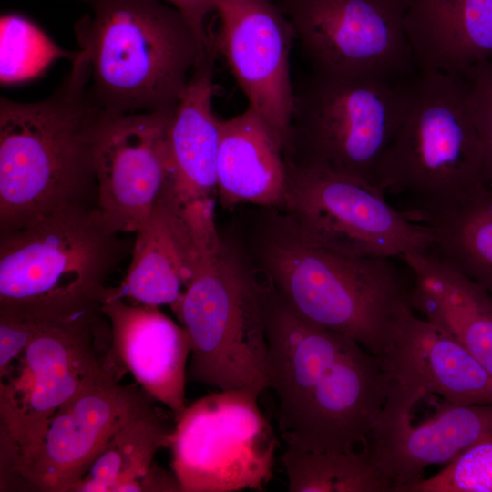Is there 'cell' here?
Here are the masks:
<instances>
[{"mask_svg":"<svg viewBox=\"0 0 492 492\" xmlns=\"http://www.w3.org/2000/svg\"><path fill=\"white\" fill-rule=\"evenodd\" d=\"M216 55L213 46L200 59L169 124L172 189L184 204L214 200L217 194L220 119L212 108Z\"/></svg>","mask_w":492,"mask_h":492,"instance_id":"23","label":"cell"},{"mask_svg":"<svg viewBox=\"0 0 492 492\" xmlns=\"http://www.w3.org/2000/svg\"><path fill=\"white\" fill-rule=\"evenodd\" d=\"M217 51L248 99L284 144L293 102L290 58L294 29L272 0H218Z\"/></svg>","mask_w":492,"mask_h":492,"instance_id":"15","label":"cell"},{"mask_svg":"<svg viewBox=\"0 0 492 492\" xmlns=\"http://www.w3.org/2000/svg\"><path fill=\"white\" fill-rule=\"evenodd\" d=\"M75 34L93 100L110 114L173 110L205 48L164 0H82Z\"/></svg>","mask_w":492,"mask_h":492,"instance_id":"4","label":"cell"},{"mask_svg":"<svg viewBox=\"0 0 492 492\" xmlns=\"http://www.w3.org/2000/svg\"><path fill=\"white\" fill-rule=\"evenodd\" d=\"M416 69L466 79L492 60V0H404Z\"/></svg>","mask_w":492,"mask_h":492,"instance_id":"20","label":"cell"},{"mask_svg":"<svg viewBox=\"0 0 492 492\" xmlns=\"http://www.w3.org/2000/svg\"><path fill=\"white\" fill-rule=\"evenodd\" d=\"M411 78L312 70L293 87L285 158L374 185L378 166L405 116Z\"/></svg>","mask_w":492,"mask_h":492,"instance_id":"8","label":"cell"},{"mask_svg":"<svg viewBox=\"0 0 492 492\" xmlns=\"http://www.w3.org/2000/svg\"><path fill=\"white\" fill-rule=\"evenodd\" d=\"M0 79L14 84L38 76L59 57L76 58L77 53L57 46L40 28L19 15L1 17Z\"/></svg>","mask_w":492,"mask_h":492,"instance_id":"27","label":"cell"},{"mask_svg":"<svg viewBox=\"0 0 492 492\" xmlns=\"http://www.w3.org/2000/svg\"><path fill=\"white\" fill-rule=\"evenodd\" d=\"M414 311L461 344L492 376V295L429 251L404 254Z\"/></svg>","mask_w":492,"mask_h":492,"instance_id":"21","label":"cell"},{"mask_svg":"<svg viewBox=\"0 0 492 492\" xmlns=\"http://www.w3.org/2000/svg\"><path fill=\"white\" fill-rule=\"evenodd\" d=\"M380 359L388 397L411 407L431 395L457 405H492V376L456 340L413 309L400 315Z\"/></svg>","mask_w":492,"mask_h":492,"instance_id":"16","label":"cell"},{"mask_svg":"<svg viewBox=\"0 0 492 492\" xmlns=\"http://www.w3.org/2000/svg\"><path fill=\"white\" fill-rule=\"evenodd\" d=\"M465 80L470 112L485 150L486 181L492 184V60L477 67Z\"/></svg>","mask_w":492,"mask_h":492,"instance_id":"29","label":"cell"},{"mask_svg":"<svg viewBox=\"0 0 492 492\" xmlns=\"http://www.w3.org/2000/svg\"><path fill=\"white\" fill-rule=\"evenodd\" d=\"M87 63L72 68L47 98L0 100V232L37 221L97 192L93 143L103 109L89 90Z\"/></svg>","mask_w":492,"mask_h":492,"instance_id":"2","label":"cell"},{"mask_svg":"<svg viewBox=\"0 0 492 492\" xmlns=\"http://www.w3.org/2000/svg\"><path fill=\"white\" fill-rule=\"evenodd\" d=\"M282 462L290 492H393L389 479L364 447L358 452L286 448Z\"/></svg>","mask_w":492,"mask_h":492,"instance_id":"26","label":"cell"},{"mask_svg":"<svg viewBox=\"0 0 492 492\" xmlns=\"http://www.w3.org/2000/svg\"><path fill=\"white\" fill-rule=\"evenodd\" d=\"M285 161L280 210L313 243L364 258H401L430 250V228L391 206L376 186L326 168Z\"/></svg>","mask_w":492,"mask_h":492,"instance_id":"10","label":"cell"},{"mask_svg":"<svg viewBox=\"0 0 492 492\" xmlns=\"http://www.w3.org/2000/svg\"><path fill=\"white\" fill-rule=\"evenodd\" d=\"M483 143L465 79L417 70L409 82L405 116L375 174L384 194L405 197L414 220L445 211L486 181Z\"/></svg>","mask_w":492,"mask_h":492,"instance_id":"7","label":"cell"},{"mask_svg":"<svg viewBox=\"0 0 492 492\" xmlns=\"http://www.w3.org/2000/svg\"><path fill=\"white\" fill-rule=\"evenodd\" d=\"M429 418L414 424L411 412L383 408L364 449L389 479L393 492H407L432 465L448 464L492 436V405L445 401Z\"/></svg>","mask_w":492,"mask_h":492,"instance_id":"17","label":"cell"},{"mask_svg":"<svg viewBox=\"0 0 492 492\" xmlns=\"http://www.w3.org/2000/svg\"><path fill=\"white\" fill-rule=\"evenodd\" d=\"M269 217L255 251L271 286L302 318L354 338L379 357L400 315L413 309L410 271L389 258L317 245L283 212Z\"/></svg>","mask_w":492,"mask_h":492,"instance_id":"3","label":"cell"},{"mask_svg":"<svg viewBox=\"0 0 492 492\" xmlns=\"http://www.w3.org/2000/svg\"><path fill=\"white\" fill-rule=\"evenodd\" d=\"M108 320L113 359L121 372L130 373L140 388L167 406L175 420L186 405L189 336L182 325L159 307L135 303L110 292L101 302Z\"/></svg>","mask_w":492,"mask_h":492,"instance_id":"18","label":"cell"},{"mask_svg":"<svg viewBox=\"0 0 492 492\" xmlns=\"http://www.w3.org/2000/svg\"><path fill=\"white\" fill-rule=\"evenodd\" d=\"M121 372L98 376L60 407L38 446L13 474L45 492H73L113 435L155 400L120 384Z\"/></svg>","mask_w":492,"mask_h":492,"instance_id":"14","label":"cell"},{"mask_svg":"<svg viewBox=\"0 0 492 492\" xmlns=\"http://www.w3.org/2000/svg\"><path fill=\"white\" fill-rule=\"evenodd\" d=\"M220 202L225 209L251 203L280 209L286 187L284 144L253 108L219 121Z\"/></svg>","mask_w":492,"mask_h":492,"instance_id":"22","label":"cell"},{"mask_svg":"<svg viewBox=\"0 0 492 492\" xmlns=\"http://www.w3.org/2000/svg\"><path fill=\"white\" fill-rule=\"evenodd\" d=\"M258 398L219 390L187 405L169 445L180 491L261 490L269 483L278 440Z\"/></svg>","mask_w":492,"mask_h":492,"instance_id":"11","label":"cell"},{"mask_svg":"<svg viewBox=\"0 0 492 492\" xmlns=\"http://www.w3.org/2000/svg\"><path fill=\"white\" fill-rule=\"evenodd\" d=\"M407 492H492V436L471 446Z\"/></svg>","mask_w":492,"mask_h":492,"instance_id":"28","label":"cell"},{"mask_svg":"<svg viewBox=\"0 0 492 492\" xmlns=\"http://www.w3.org/2000/svg\"><path fill=\"white\" fill-rule=\"evenodd\" d=\"M172 430L152 402L113 435L73 492L180 491L175 475L154 462Z\"/></svg>","mask_w":492,"mask_h":492,"instance_id":"24","label":"cell"},{"mask_svg":"<svg viewBox=\"0 0 492 492\" xmlns=\"http://www.w3.org/2000/svg\"><path fill=\"white\" fill-rule=\"evenodd\" d=\"M179 10L190 24L201 45L212 46L213 33L208 19L218 13V0H164Z\"/></svg>","mask_w":492,"mask_h":492,"instance_id":"30","label":"cell"},{"mask_svg":"<svg viewBox=\"0 0 492 492\" xmlns=\"http://www.w3.org/2000/svg\"><path fill=\"white\" fill-rule=\"evenodd\" d=\"M111 345L101 304L92 306L44 326L0 374L4 472L38 446L60 407L105 372L120 371Z\"/></svg>","mask_w":492,"mask_h":492,"instance_id":"9","label":"cell"},{"mask_svg":"<svg viewBox=\"0 0 492 492\" xmlns=\"http://www.w3.org/2000/svg\"><path fill=\"white\" fill-rule=\"evenodd\" d=\"M313 70L403 81L417 71L404 0H275Z\"/></svg>","mask_w":492,"mask_h":492,"instance_id":"12","label":"cell"},{"mask_svg":"<svg viewBox=\"0 0 492 492\" xmlns=\"http://www.w3.org/2000/svg\"><path fill=\"white\" fill-rule=\"evenodd\" d=\"M119 234L88 203L0 232V312L43 327L100 305L126 251Z\"/></svg>","mask_w":492,"mask_h":492,"instance_id":"6","label":"cell"},{"mask_svg":"<svg viewBox=\"0 0 492 492\" xmlns=\"http://www.w3.org/2000/svg\"><path fill=\"white\" fill-rule=\"evenodd\" d=\"M126 276L110 292L140 304L173 311L191 277L195 241L185 204L171 188L136 232Z\"/></svg>","mask_w":492,"mask_h":492,"instance_id":"19","label":"cell"},{"mask_svg":"<svg viewBox=\"0 0 492 492\" xmlns=\"http://www.w3.org/2000/svg\"><path fill=\"white\" fill-rule=\"evenodd\" d=\"M191 277L173 310L190 345L187 379L257 395L269 388L262 285L218 233L214 207L191 214Z\"/></svg>","mask_w":492,"mask_h":492,"instance_id":"5","label":"cell"},{"mask_svg":"<svg viewBox=\"0 0 492 492\" xmlns=\"http://www.w3.org/2000/svg\"><path fill=\"white\" fill-rule=\"evenodd\" d=\"M417 221L430 228V252L492 295V184Z\"/></svg>","mask_w":492,"mask_h":492,"instance_id":"25","label":"cell"},{"mask_svg":"<svg viewBox=\"0 0 492 492\" xmlns=\"http://www.w3.org/2000/svg\"><path fill=\"white\" fill-rule=\"evenodd\" d=\"M174 109L100 116L93 143L96 208L117 232L139 230L172 188Z\"/></svg>","mask_w":492,"mask_h":492,"instance_id":"13","label":"cell"},{"mask_svg":"<svg viewBox=\"0 0 492 492\" xmlns=\"http://www.w3.org/2000/svg\"><path fill=\"white\" fill-rule=\"evenodd\" d=\"M262 293L269 387L286 448L341 452L364 446L389 391L380 359L354 338L300 316L269 282Z\"/></svg>","mask_w":492,"mask_h":492,"instance_id":"1","label":"cell"}]
</instances>
